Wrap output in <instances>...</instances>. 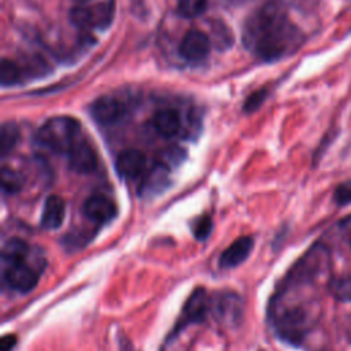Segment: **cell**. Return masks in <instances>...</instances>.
Here are the masks:
<instances>
[{
    "instance_id": "7",
    "label": "cell",
    "mask_w": 351,
    "mask_h": 351,
    "mask_svg": "<svg viewBox=\"0 0 351 351\" xmlns=\"http://www.w3.org/2000/svg\"><path fill=\"white\" fill-rule=\"evenodd\" d=\"M82 213L88 219L103 225L117 217L118 208L110 197L104 195H92L84 202Z\"/></svg>"
},
{
    "instance_id": "2",
    "label": "cell",
    "mask_w": 351,
    "mask_h": 351,
    "mask_svg": "<svg viewBox=\"0 0 351 351\" xmlns=\"http://www.w3.org/2000/svg\"><path fill=\"white\" fill-rule=\"evenodd\" d=\"M81 125L77 119L59 115L45 121L36 133V141L53 152L67 154L81 138Z\"/></svg>"
},
{
    "instance_id": "25",
    "label": "cell",
    "mask_w": 351,
    "mask_h": 351,
    "mask_svg": "<svg viewBox=\"0 0 351 351\" xmlns=\"http://www.w3.org/2000/svg\"><path fill=\"white\" fill-rule=\"evenodd\" d=\"M16 340L18 339L14 335H4L1 337V346H0L1 351H12L14 347L16 346Z\"/></svg>"
},
{
    "instance_id": "10",
    "label": "cell",
    "mask_w": 351,
    "mask_h": 351,
    "mask_svg": "<svg viewBox=\"0 0 351 351\" xmlns=\"http://www.w3.org/2000/svg\"><path fill=\"white\" fill-rule=\"evenodd\" d=\"M115 170L123 180H134L145 170V155L134 148L125 149L115 159Z\"/></svg>"
},
{
    "instance_id": "18",
    "label": "cell",
    "mask_w": 351,
    "mask_h": 351,
    "mask_svg": "<svg viewBox=\"0 0 351 351\" xmlns=\"http://www.w3.org/2000/svg\"><path fill=\"white\" fill-rule=\"evenodd\" d=\"M19 140V128L12 122H5L0 130V151L1 156L10 154Z\"/></svg>"
},
{
    "instance_id": "22",
    "label": "cell",
    "mask_w": 351,
    "mask_h": 351,
    "mask_svg": "<svg viewBox=\"0 0 351 351\" xmlns=\"http://www.w3.org/2000/svg\"><path fill=\"white\" fill-rule=\"evenodd\" d=\"M213 230V219L210 215L200 217L193 225V236L197 240H206Z\"/></svg>"
},
{
    "instance_id": "26",
    "label": "cell",
    "mask_w": 351,
    "mask_h": 351,
    "mask_svg": "<svg viewBox=\"0 0 351 351\" xmlns=\"http://www.w3.org/2000/svg\"><path fill=\"white\" fill-rule=\"evenodd\" d=\"M77 1H81V3H85V1H88V0H77Z\"/></svg>"
},
{
    "instance_id": "21",
    "label": "cell",
    "mask_w": 351,
    "mask_h": 351,
    "mask_svg": "<svg viewBox=\"0 0 351 351\" xmlns=\"http://www.w3.org/2000/svg\"><path fill=\"white\" fill-rule=\"evenodd\" d=\"M329 289L337 300L351 302V277H336L335 280H332Z\"/></svg>"
},
{
    "instance_id": "15",
    "label": "cell",
    "mask_w": 351,
    "mask_h": 351,
    "mask_svg": "<svg viewBox=\"0 0 351 351\" xmlns=\"http://www.w3.org/2000/svg\"><path fill=\"white\" fill-rule=\"evenodd\" d=\"M155 130L163 137H174L181 129V118L176 110H160L152 119Z\"/></svg>"
},
{
    "instance_id": "3",
    "label": "cell",
    "mask_w": 351,
    "mask_h": 351,
    "mask_svg": "<svg viewBox=\"0 0 351 351\" xmlns=\"http://www.w3.org/2000/svg\"><path fill=\"white\" fill-rule=\"evenodd\" d=\"M114 12V0H103L92 5H80L73 8L70 12V21L81 29H104L111 23Z\"/></svg>"
},
{
    "instance_id": "4",
    "label": "cell",
    "mask_w": 351,
    "mask_h": 351,
    "mask_svg": "<svg viewBox=\"0 0 351 351\" xmlns=\"http://www.w3.org/2000/svg\"><path fill=\"white\" fill-rule=\"evenodd\" d=\"M208 308H210V300L206 291L203 288H196L186 299L184 308L181 311V315L176 322V326L171 335L178 333L185 326L193 322H202L206 318Z\"/></svg>"
},
{
    "instance_id": "20",
    "label": "cell",
    "mask_w": 351,
    "mask_h": 351,
    "mask_svg": "<svg viewBox=\"0 0 351 351\" xmlns=\"http://www.w3.org/2000/svg\"><path fill=\"white\" fill-rule=\"evenodd\" d=\"M0 80H1V86H10L16 84L21 80V70L18 64L11 59L4 58L1 60V67H0Z\"/></svg>"
},
{
    "instance_id": "12",
    "label": "cell",
    "mask_w": 351,
    "mask_h": 351,
    "mask_svg": "<svg viewBox=\"0 0 351 351\" xmlns=\"http://www.w3.org/2000/svg\"><path fill=\"white\" fill-rule=\"evenodd\" d=\"M254 239L251 236H241L236 239L219 256V266L222 269H233L243 263L251 254Z\"/></svg>"
},
{
    "instance_id": "13",
    "label": "cell",
    "mask_w": 351,
    "mask_h": 351,
    "mask_svg": "<svg viewBox=\"0 0 351 351\" xmlns=\"http://www.w3.org/2000/svg\"><path fill=\"white\" fill-rule=\"evenodd\" d=\"M64 200L58 196V195H51L45 199L41 218H40V225L47 229V230H53L58 229L64 219Z\"/></svg>"
},
{
    "instance_id": "9",
    "label": "cell",
    "mask_w": 351,
    "mask_h": 351,
    "mask_svg": "<svg viewBox=\"0 0 351 351\" xmlns=\"http://www.w3.org/2000/svg\"><path fill=\"white\" fill-rule=\"evenodd\" d=\"M67 160L69 167L80 174L92 173L97 167L96 151L88 141L82 138H80L67 152Z\"/></svg>"
},
{
    "instance_id": "14",
    "label": "cell",
    "mask_w": 351,
    "mask_h": 351,
    "mask_svg": "<svg viewBox=\"0 0 351 351\" xmlns=\"http://www.w3.org/2000/svg\"><path fill=\"white\" fill-rule=\"evenodd\" d=\"M170 182L169 178V166L165 165L163 162L158 160L152 169L147 173L144 181L141 182L140 186V192L143 195H156L160 193L162 191H165L167 188Z\"/></svg>"
},
{
    "instance_id": "1",
    "label": "cell",
    "mask_w": 351,
    "mask_h": 351,
    "mask_svg": "<svg viewBox=\"0 0 351 351\" xmlns=\"http://www.w3.org/2000/svg\"><path fill=\"white\" fill-rule=\"evenodd\" d=\"M248 49L265 60H276L292 53L302 44L300 30L289 21L281 0H269L244 26Z\"/></svg>"
},
{
    "instance_id": "16",
    "label": "cell",
    "mask_w": 351,
    "mask_h": 351,
    "mask_svg": "<svg viewBox=\"0 0 351 351\" xmlns=\"http://www.w3.org/2000/svg\"><path fill=\"white\" fill-rule=\"evenodd\" d=\"M29 252H30V248L23 240L12 237L3 245V251H1L3 263L8 265V263L27 261Z\"/></svg>"
},
{
    "instance_id": "24",
    "label": "cell",
    "mask_w": 351,
    "mask_h": 351,
    "mask_svg": "<svg viewBox=\"0 0 351 351\" xmlns=\"http://www.w3.org/2000/svg\"><path fill=\"white\" fill-rule=\"evenodd\" d=\"M266 97V90L261 89V90H256L254 92L247 100H245V104H244V111L245 112H251V111H255L265 100Z\"/></svg>"
},
{
    "instance_id": "8",
    "label": "cell",
    "mask_w": 351,
    "mask_h": 351,
    "mask_svg": "<svg viewBox=\"0 0 351 351\" xmlns=\"http://www.w3.org/2000/svg\"><path fill=\"white\" fill-rule=\"evenodd\" d=\"M89 111L96 122L101 125H110L121 119V117L125 114V104L121 99L106 95L96 99L90 104Z\"/></svg>"
},
{
    "instance_id": "23",
    "label": "cell",
    "mask_w": 351,
    "mask_h": 351,
    "mask_svg": "<svg viewBox=\"0 0 351 351\" xmlns=\"http://www.w3.org/2000/svg\"><path fill=\"white\" fill-rule=\"evenodd\" d=\"M333 199L339 206L351 203V180L344 181L340 185H337V188L335 189Z\"/></svg>"
},
{
    "instance_id": "11",
    "label": "cell",
    "mask_w": 351,
    "mask_h": 351,
    "mask_svg": "<svg viewBox=\"0 0 351 351\" xmlns=\"http://www.w3.org/2000/svg\"><path fill=\"white\" fill-rule=\"evenodd\" d=\"M213 313L223 324H237L243 314L241 299L236 293H221L214 300Z\"/></svg>"
},
{
    "instance_id": "19",
    "label": "cell",
    "mask_w": 351,
    "mask_h": 351,
    "mask_svg": "<svg viewBox=\"0 0 351 351\" xmlns=\"http://www.w3.org/2000/svg\"><path fill=\"white\" fill-rule=\"evenodd\" d=\"M207 0H178L177 12L184 18H196L204 12Z\"/></svg>"
},
{
    "instance_id": "5",
    "label": "cell",
    "mask_w": 351,
    "mask_h": 351,
    "mask_svg": "<svg viewBox=\"0 0 351 351\" xmlns=\"http://www.w3.org/2000/svg\"><path fill=\"white\" fill-rule=\"evenodd\" d=\"M3 277L5 284L18 292H29L34 289L38 282V273L27 261L5 265Z\"/></svg>"
},
{
    "instance_id": "17",
    "label": "cell",
    "mask_w": 351,
    "mask_h": 351,
    "mask_svg": "<svg viewBox=\"0 0 351 351\" xmlns=\"http://www.w3.org/2000/svg\"><path fill=\"white\" fill-rule=\"evenodd\" d=\"M25 182V177L21 171L3 166L1 167V189L7 195L18 193Z\"/></svg>"
},
{
    "instance_id": "6",
    "label": "cell",
    "mask_w": 351,
    "mask_h": 351,
    "mask_svg": "<svg viewBox=\"0 0 351 351\" xmlns=\"http://www.w3.org/2000/svg\"><path fill=\"white\" fill-rule=\"evenodd\" d=\"M210 38L206 33L197 29H191L181 40L178 51L188 62H200L210 52Z\"/></svg>"
}]
</instances>
